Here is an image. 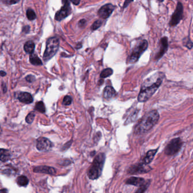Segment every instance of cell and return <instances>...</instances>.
<instances>
[{"mask_svg":"<svg viewBox=\"0 0 193 193\" xmlns=\"http://www.w3.org/2000/svg\"><path fill=\"white\" fill-rule=\"evenodd\" d=\"M35 109L36 111H37L39 112L44 113L45 112V107L43 101H39L36 104Z\"/></svg>","mask_w":193,"mask_h":193,"instance_id":"23","label":"cell"},{"mask_svg":"<svg viewBox=\"0 0 193 193\" xmlns=\"http://www.w3.org/2000/svg\"><path fill=\"white\" fill-rule=\"evenodd\" d=\"M116 6L112 4L104 5L99 9L98 12V15L101 18L106 19L111 16Z\"/></svg>","mask_w":193,"mask_h":193,"instance_id":"11","label":"cell"},{"mask_svg":"<svg viewBox=\"0 0 193 193\" xmlns=\"http://www.w3.org/2000/svg\"><path fill=\"white\" fill-rule=\"evenodd\" d=\"M1 133H2V129L0 128V135L1 134Z\"/></svg>","mask_w":193,"mask_h":193,"instance_id":"39","label":"cell"},{"mask_svg":"<svg viewBox=\"0 0 193 193\" xmlns=\"http://www.w3.org/2000/svg\"><path fill=\"white\" fill-rule=\"evenodd\" d=\"M148 47V42L146 40H142L136 45L133 49V51L128 59L129 64L135 63L139 60V57Z\"/></svg>","mask_w":193,"mask_h":193,"instance_id":"5","label":"cell"},{"mask_svg":"<svg viewBox=\"0 0 193 193\" xmlns=\"http://www.w3.org/2000/svg\"><path fill=\"white\" fill-rule=\"evenodd\" d=\"M36 146L39 151L41 152H46L52 148V143L48 138L40 137L36 141Z\"/></svg>","mask_w":193,"mask_h":193,"instance_id":"9","label":"cell"},{"mask_svg":"<svg viewBox=\"0 0 193 193\" xmlns=\"http://www.w3.org/2000/svg\"><path fill=\"white\" fill-rule=\"evenodd\" d=\"M183 16V6L181 2H178L177 4L176 9L172 16L170 21V25L171 26H175L180 23Z\"/></svg>","mask_w":193,"mask_h":193,"instance_id":"8","label":"cell"},{"mask_svg":"<svg viewBox=\"0 0 193 193\" xmlns=\"http://www.w3.org/2000/svg\"><path fill=\"white\" fill-rule=\"evenodd\" d=\"M30 61L33 65L38 66V65H42V62H41L40 59L34 53H33L30 54Z\"/></svg>","mask_w":193,"mask_h":193,"instance_id":"20","label":"cell"},{"mask_svg":"<svg viewBox=\"0 0 193 193\" xmlns=\"http://www.w3.org/2000/svg\"><path fill=\"white\" fill-rule=\"evenodd\" d=\"M26 16L28 18V20H34L36 18V14L34 11L31 9H28L26 12Z\"/></svg>","mask_w":193,"mask_h":193,"instance_id":"25","label":"cell"},{"mask_svg":"<svg viewBox=\"0 0 193 193\" xmlns=\"http://www.w3.org/2000/svg\"><path fill=\"white\" fill-rule=\"evenodd\" d=\"M145 182V180L143 178L132 177H130L126 181H125V183L127 185H134L135 186H140Z\"/></svg>","mask_w":193,"mask_h":193,"instance_id":"15","label":"cell"},{"mask_svg":"<svg viewBox=\"0 0 193 193\" xmlns=\"http://www.w3.org/2000/svg\"><path fill=\"white\" fill-rule=\"evenodd\" d=\"M72 4L77 5H78L79 4L80 1H72Z\"/></svg>","mask_w":193,"mask_h":193,"instance_id":"36","label":"cell"},{"mask_svg":"<svg viewBox=\"0 0 193 193\" xmlns=\"http://www.w3.org/2000/svg\"><path fill=\"white\" fill-rule=\"evenodd\" d=\"M151 170V168L149 166L142 163H139L130 167L128 169V173L131 174H137L141 173H146L149 172Z\"/></svg>","mask_w":193,"mask_h":193,"instance_id":"10","label":"cell"},{"mask_svg":"<svg viewBox=\"0 0 193 193\" xmlns=\"http://www.w3.org/2000/svg\"><path fill=\"white\" fill-rule=\"evenodd\" d=\"M2 87H3V91H4V93H6V90H7V89H6V85H5L4 83H2Z\"/></svg>","mask_w":193,"mask_h":193,"instance_id":"35","label":"cell"},{"mask_svg":"<svg viewBox=\"0 0 193 193\" xmlns=\"http://www.w3.org/2000/svg\"><path fill=\"white\" fill-rule=\"evenodd\" d=\"M35 117V113L33 112H30L28 115L27 116V117L26 118V121L27 123H28L29 124H32V122L34 120Z\"/></svg>","mask_w":193,"mask_h":193,"instance_id":"26","label":"cell"},{"mask_svg":"<svg viewBox=\"0 0 193 193\" xmlns=\"http://www.w3.org/2000/svg\"><path fill=\"white\" fill-rule=\"evenodd\" d=\"M11 157L10 152L5 149H0V161L5 162L9 160Z\"/></svg>","mask_w":193,"mask_h":193,"instance_id":"18","label":"cell"},{"mask_svg":"<svg viewBox=\"0 0 193 193\" xmlns=\"http://www.w3.org/2000/svg\"><path fill=\"white\" fill-rule=\"evenodd\" d=\"M101 25H102L101 20H97L93 23V25L91 27V28L93 31H95V30H96L97 29L99 28Z\"/></svg>","mask_w":193,"mask_h":193,"instance_id":"27","label":"cell"},{"mask_svg":"<svg viewBox=\"0 0 193 193\" xmlns=\"http://www.w3.org/2000/svg\"><path fill=\"white\" fill-rule=\"evenodd\" d=\"M182 144V141L180 138H174L166 146L164 150L165 154L168 156L174 155L180 150Z\"/></svg>","mask_w":193,"mask_h":193,"instance_id":"6","label":"cell"},{"mask_svg":"<svg viewBox=\"0 0 193 193\" xmlns=\"http://www.w3.org/2000/svg\"><path fill=\"white\" fill-rule=\"evenodd\" d=\"M162 83V78L161 76L159 77L156 81L152 84L143 86L141 89L140 93L138 97V100L141 103H143L149 100L153 95L156 93L159 87Z\"/></svg>","mask_w":193,"mask_h":193,"instance_id":"3","label":"cell"},{"mask_svg":"<svg viewBox=\"0 0 193 193\" xmlns=\"http://www.w3.org/2000/svg\"><path fill=\"white\" fill-rule=\"evenodd\" d=\"M4 2H6V4H8L12 5L14 4H16L17 2H18V1H13V0H7V1H4Z\"/></svg>","mask_w":193,"mask_h":193,"instance_id":"31","label":"cell"},{"mask_svg":"<svg viewBox=\"0 0 193 193\" xmlns=\"http://www.w3.org/2000/svg\"><path fill=\"white\" fill-rule=\"evenodd\" d=\"M26 80L30 83H32L35 80V78L32 75H29L26 77Z\"/></svg>","mask_w":193,"mask_h":193,"instance_id":"29","label":"cell"},{"mask_svg":"<svg viewBox=\"0 0 193 193\" xmlns=\"http://www.w3.org/2000/svg\"><path fill=\"white\" fill-rule=\"evenodd\" d=\"M157 149H151L149 151L146 153V155L145 156V158L143 159V163L145 164H149L151 161H153L155 155L157 153Z\"/></svg>","mask_w":193,"mask_h":193,"instance_id":"16","label":"cell"},{"mask_svg":"<svg viewBox=\"0 0 193 193\" xmlns=\"http://www.w3.org/2000/svg\"><path fill=\"white\" fill-rule=\"evenodd\" d=\"M186 46V47L188 48L191 49L192 47H193V43H192V42L191 41V40H189V41H188Z\"/></svg>","mask_w":193,"mask_h":193,"instance_id":"33","label":"cell"},{"mask_svg":"<svg viewBox=\"0 0 193 193\" xmlns=\"http://www.w3.org/2000/svg\"><path fill=\"white\" fill-rule=\"evenodd\" d=\"M0 193H8V190L5 189L0 190Z\"/></svg>","mask_w":193,"mask_h":193,"instance_id":"37","label":"cell"},{"mask_svg":"<svg viewBox=\"0 0 193 193\" xmlns=\"http://www.w3.org/2000/svg\"><path fill=\"white\" fill-rule=\"evenodd\" d=\"M33 171L35 173H45L54 175L56 173V170L53 167L48 166H39L33 168Z\"/></svg>","mask_w":193,"mask_h":193,"instance_id":"13","label":"cell"},{"mask_svg":"<svg viewBox=\"0 0 193 193\" xmlns=\"http://www.w3.org/2000/svg\"><path fill=\"white\" fill-rule=\"evenodd\" d=\"M30 27L29 26H26L23 28V32L26 33H28L30 31Z\"/></svg>","mask_w":193,"mask_h":193,"instance_id":"32","label":"cell"},{"mask_svg":"<svg viewBox=\"0 0 193 193\" xmlns=\"http://www.w3.org/2000/svg\"><path fill=\"white\" fill-rule=\"evenodd\" d=\"M6 75V72H5L4 71H0V75L1 76H4Z\"/></svg>","mask_w":193,"mask_h":193,"instance_id":"34","label":"cell"},{"mask_svg":"<svg viewBox=\"0 0 193 193\" xmlns=\"http://www.w3.org/2000/svg\"><path fill=\"white\" fill-rule=\"evenodd\" d=\"M64 3V6L60 10L57 12L55 16V19L57 21H61L64 19L66 17L70 15L72 12V9L70 5V2L68 1H62Z\"/></svg>","mask_w":193,"mask_h":193,"instance_id":"7","label":"cell"},{"mask_svg":"<svg viewBox=\"0 0 193 193\" xmlns=\"http://www.w3.org/2000/svg\"><path fill=\"white\" fill-rule=\"evenodd\" d=\"M72 98L71 97V96L67 95L64 97L62 101L63 104L65 105H69L72 104Z\"/></svg>","mask_w":193,"mask_h":193,"instance_id":"28","label":"cell"},{"mask_svg":"<svg viewBox=\"0 0 193 193\" xmlns=\"http://www.w3.org/2000/svg\"><path fill=\"white\" fill-rule=\"evenodd\" d=\"M116 94V92L114 89L111 86H107L104 89L103 96L105 99H109L114 96Z\"/></svg>","mask_w":193,"mask_h":193,"instance_id":"17","label":"cell"},{"mask_svg":"<svg viewBox=\"0 0 193 193\" xmlns=\"http://www.w3.org/2000/svg\"><path fill=\"white\" fill-rule=\"evenodd\" d=\"M18 99L20 102L27 104H30L33 101V98L31 95L30 93L26 92H21L19 93L18 96Z\"/></svg>","mask_w":193,"mask_h":193,"instance_id":"14","label":"cell"},{"mask_svg":"<svg viewBox=\"0 0 193 193\" xmlns=\"http://www.w3.org/2000/svg\"><path fill=\"white\" fill-rule=\"evenodd\" d=\"M105 155L104 153H100L96 155L91 165L87 171L88 177L91 180H96L102 173L104 164Z\"/></svg>","mask_w":193,"mask_h":193,"instance_id":"2","label":"cell"},{"mask_svg":"<svg viewBox=\"0 0 193 193\" xmlns=\"http://www.w3.org/2000/svg\"><path fill=\"white\" fill-rule=\"evenodd\" d=\"M28 182H29V180L27 177L24 176H20L19 177H18L16 179V183L20 186L26 187L28 185Z\"/></svg>","mask_w":193,"mask_h":193,"instance_id":"21","label":"cell"},{"mask_svg":"<svg viewBox=\"0 0 193 193\" xmlns=\"http://www.w3.org/2000/svg\"><path fill=\"white\" fill-rule=\"evenodd\" d=\"M150 182H151L150 180L146 181H145V182L139 186V188L137 190V191L135 192V193H145L146 190L147 189L149 185L150 184Z\"/></svg>","mask_w":193,"mask_h":193,"instance_id":"22","label":"cell"},{"mask_svg":"<svg viewBox=\"0 0 193 193\" xmlns=\"http://www.w3.org/2000/svg\"><path fill=\"white\" fill-rule=\"evenodd\" d=\"M159 114L156 110H153L145 115L135 128L134 132L142 134L150 130L157 124L159 120Z\"/></svg>","mask_w":193,"mask_h":193,"instance_id":"1","label":"cell"},{"mask_svg":"<svg viewBox=\"0 0 193 193\" xmlns=\"http://www.w3.org/2000/svg\"><path fill=\"white\" fill-rule=\"evenodd\" d=\"M35 43L32 41H28L24 45V49L25 52L29 54H32L34 52Z\"/></svg>","mask_w":193,"mask_h":193,"instance_id":"19","label":"cell"},{"mask_svg":"<svg viewBox=\"0 0 193 193\" xmlns=\"http://www.w3.org/2000/svg\"><path fill=\"white\" fill-rule=\"evenodd\" d=\"M86 20H85V19H81V20L79 22V23H78L79 27H81V28L84 27L85 26H86Z\"/></svg>","mask_w":193,"mask_h":193,"instance_id":"30","label":"cell"},{"mask_svg":"<svg viewBox=\"0 0 193 193\" xmlns=\"http://www.w3.org/2000/svg\"><path fill=\"white\" fill-rule=\"evenodd\" d=\"M60 41L56 37H52L49 38L47 41L46 49L45 51L43 60L47 62L51 59L57 52L59 48Z\"/></svg>","mask_w":193,"mask_h":193,"instance_id":"4","label":"cell"},{"mask_svg":"<svg viewBox=\"0 0 193 193\" xmlns=\"http://www.w3.org/2000/svg\"><path fill=\"white\" fill-rule=\"evenodd\" d=\"M113 74V70L111 68H105L101 72L100 77L101 78H105L111 76Z\"/></svg>","mask_w":193,"mask_h":193,"instance_id":"24","label":"cell"},{"mask_svg":"<svg viewBox=\"0 0 193 193\" xmlns=\"http://www.w3.org/2000/svg\"><path fill=\"white\" fill-rule=\"evenodd\" d=\"M132 2V1H125V4H124V8H125V7H126V6L128 5V4H130V2Z\"/></svg>","mask_w":193,"mask_h":193,"instance_id":"38","label":"cell"},{"mask_svg":"<svg viewBox=\"0 0 193 193\" xmlns=\"http://www.w3.org/2000/svg\"><path fill=\"white\" fill-rule=\"evenodd\" d=\"M168 47V38L167 37H163L160 40V47L159 52L157 53L155 56L156 60H159L161 57L167 52Z\"/></svg>","mask_w":193,"mask_h":193,"instance_id":"12","label":"cell"}]
</instances>
